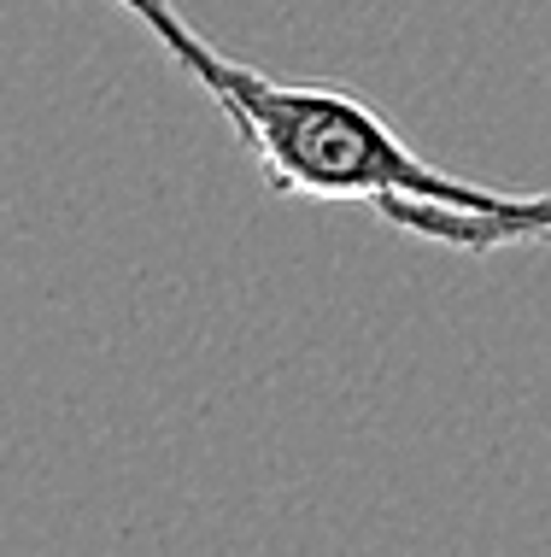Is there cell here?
<instances>
[{"instance_id":"6da1fadb","label":"cell","mask_w":551,"mask_h":557,"mask_svg":"<svg viewBox=\"0 0 551 557\" xmlns=\"http://www.w3.org/2000/svg\"><path fill=\"white\" fill-rule=\"evenodd\" d=\"M147 36L165 48L193 83L229 117L241 147L259 159L271 194L323 206H381V200H440V206H481L493 188L428 164L416 147L370 112L359 95L335 83H281L229 59L193 29L171 0H117Z\"/></svg>"},{"instance_id":"7a4b0ae2","label":"cell","mask_w":551,"mask_h":557,"mask_svg":"<svg viewBox=\"0 0 551 557\" xmlns=\"http://www.w3.org/2000/svg\"><path fill=\"white\" fill-rule=\"evenodd\" d=\"M381 223L411 240H435L452 252H504V247H546L551 240V194H487L481 206H440V200H381Z\"/></svg>"}]
</instances>
